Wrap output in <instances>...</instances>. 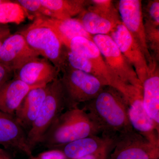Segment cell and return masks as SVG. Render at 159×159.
<instances>
[{"label": "cell", "instance_id": "cell-1", "mask_svg": "<svg viewBox=\"0 0 159 159\" xmlns=\"http://www.w3.org/2000/svg\"><path fill=\"white\" fill-rule=\"evenodd\" d=\"M82 109L103 137L116 139L134 130L129 116L128 101L120 92L111 87H105Z\"/></svg>", "mask_w": 159, "mask_h": 159}, {"label": "cell", "instance_id": "cell-2", "mask_svg": "<svg viewBox=\"0 0 159 159\" xmlns=\"http://www.w3.org/2000/svg\"><path fill=\"white\" fill-rule=\"evenodd\" d=\"M99 133L83 109L67 110L54 120L40 144L51 150Z\"/></svg>", "mask_w": 159, "mask_h": 159}, {"label": "cell", "instance_id": "cell-3", "mask_svg": "<svg viewBox=\"0 0 159 159\" xmlns=\"http://www.w3.org/2000/svg\"><path fill=\"white\" fill-rule=\"evenodd\" d=\"M31 48L48 60L62 72L67 66L68 50L52 29L35 19L32 24L19 32Z\"/></svg>", "mask_w": 159, "mask_h": 159}, {"label": "cell", "instance_id": "cell-4", "mask_svg": "<svg viewBox=\"0 0 159 159\" xmlns=\"http://www.w3.org/2000/svg\"><path fill=\"white\" fill-rule=\"evenodd\" d=\"M66 108L62 86L59 78L48 84L47 95L31 129L27 133V142L32 152L57 117Z\"/></svg>", "mask_w": 159, "mask_h": 159}, {"label": "cell", "instance_id": "cell-5", "mask_svg": "<svg viewBox=\"0 0 159 159\" xmlns=\"http://www.w3.org/2000/svg\"><path fill=\"white\" fill-rule=\"evenodd\" d=\"M62 73L60 80L67 110L79 107L80 103L95 99L106 87L97 77L69 65Z\"/></svg>", "mask_w": 159, "mask_h": 159}, {"label": "cell", "instance_id": "cell-6", "mask_svg": "<svg viewBox=\"0 0 159 159\" xmlns=\"http://www.w3.org/2000/svg\"><path fill=\"white\" fill-rule=\"evenodd\" d=\"M93 41L99 48L112 74L125 85L133 86L142 90V84L133 67L121 53L109 35H96Z\"/></svg>", "mask_w": 159, "mask_h": 159}, {"label": "cell", "instance_id": "cell-7", "mask_svg": "<svg viewBox=\"0 0 159 159\" xmlns=\"http://www.w3.org/2000/svg\"><path fill=\"white\" fill-rule=\"evenodd\" d=\"M67 49L85 57L97 71L99 80L103 85L116 89L127 98L133 86L125 85L111 73L99 48L93 40L82 37L74 38L69 43Z\"/></svg>", "mask_w": 159, "mask_h": 159}, {"label": "cell", "instance_id": "cell-8", "mask_svg": "<svg viewBox=\"0 0 159 159\" xmlns=\"http://www.w3.org/2000/svg\"><path fill=\"white\" fill-rule=\"evenodd\" d=\"M113 148L109 159H159V146L134 129L119 135Z\"/></svg>", "mask_w": 159, "mask_h": 159}, {"label": "cell", "instance_id": "cell-9", "mask_svg": "<svg viewBox=\"0 0 159 159\" xmlns=\"http://www.w3.org/2000/svg\"><path fill=\"white\" fill-rule=\"evenodd\" d=\"M118 12L122 24L139 43L150 70H152L157 63L151 55L146 40L142 1L120 0L118 2Z\"/></svg>", "mask_w": 159, "mask_h": 159}, {"label": "cell", "instance_id": "cell-10", "mask_svg": "<svg viewBox=\"0 0 159 159\" xmlns=\"http://www.w3.org/2000/svg\"><path fill=\"white\" fill-rule=\"evenodd\" d=\"M121 53L133 67L142 84L151 71L145 54L122 22L109 34Z\"/></svg>", "mask_w": 159, "mask_h": 159}, {"label": "cell", "instance_id": "cell-11", "mask_svg": "<svg viewBox=\"0 0 159 159\" xmlns=\"http://www.w3.org/2000/svg\"><path fill=\"white\" fill-rule=\"evenodd\" d=\"M39 56L18 32L11 34L3 43L0 49V64L14 73L26 63Z\"/></svg>", "mask_w": 159, "mask_h": 159}, {"label": "cell", "instance_id": "cell-12", "mask_svg": "<svg viewBox=\"0 0 159 159\" xmlns=\"http://www.w3.org/2000/svg\"><path fill=\"white\" fill-rule=\"evenodd\" d=\"M0 145L5 149L24 154L29 158L33 152L27 142V132L14 116L0 111Z\"/></svg>", "mask_w": 159, "mask_h": 159}, {"label": "cell", "instance_id": "cell-13", "mask_svg": "<svg viewBox=\"0 0 159 159\" xmlns=\"http://www.w3.org/2000/svg\"><path fill=\"white\" fill-rule=\"evenodd\" d=\"M59 72L48 60L38 57L14 72V78L36 88L46 86L57 79Z\"/></svg>", "mask_w": 159, "mask_h": 159}, {"label": "cell", "instance_id": "cell-14", "mask_svg": "<svg viewBox=\"0 0 159 159\" xmlns=\"http://www.w3.org/2000/svg\"><path fill=\"white\" fill-rule=\"evenodd\" d=\"M128 102L129 116L134 130L153 145L159 146V126L146 113L142 102V93L131 97Z\"/></svg>", "mask_w": 159, "mask_h": 159}, {"label": "cell", "instance_id": "cell-15", "mask_svg": "<svg viewBox=\"0 0 159 159\" xmlns=\"http://www.w3.org/2000/svg\"><path fill=\"white\" fill-rule=\"evenodd\" d=\"M116 138L91 136L78 139L52 150L59 152L66 159H78L103 151L111 150L114 148Z\"/></svg>", "mask_w": 159, "mask_h": 159}, {"label": "cell", "instance_id": "cell-16", "mask_svg": "<svg viewBox=\"0 0 159 159\" xmlns=\"http://www.w3.org/2000/svg\"><path fill=\"white\" fill-rule=\"evenodd\" d=\"M48 91V84L31 89L15 113L16 121L27 133L39 113Z\"/></svg>", "mask_w": 159, "mask_h": 159}, {"label": "cell", "instance_id": "cell-17", "mask_svg": "<svg viewBox=\"0 0 159 159\" xmlns=\"http://www.w3.org/2000/svg\"><path fill=\"white\" fill-rule=\"evenodd\" d=\"M35 19L52 29L66 48L71 40L74 38L82 37L93 40V36L86 31L78 19L72 18L61 20L45 16Z\"/></svg>", "mask_w": 159, "mask_h": 159}, {"label": "cell", "instance_id": "cell-18", "mask_svg": "<svg viewBox=\"0 0 159 159\" xmlns=\"http://www.w3.org/2000/svg\"><path fill=\"white\" fill-rule=\"evenodd\" d=\"M34 88L16 78L9 80L0 87V111L14 116L26 95Z\"/></svg>", "mask_w": 159, "mask_h": 159}, {"label": "cell", "instance_id": "cell-19", "mask_svg": "<svg viewBox=\"0 0 159 159\" xmlns=\"http://www.w3.org/2000/svg\"><path fill=\"white\" fill-rule=\"evenodd\" d=\"M78 19L86 31L92 35H109L116 26L121 22L120 18L112 17L86 9L79 15Z\"/></svg>", "mask_w": 159, "mask_h": 159}, {"label": "cell", "instance_id": "cell-20", "mask_svg": "<svg viewBox=\"0 0 159 159\" xmlns=\"http://www.w3.org/2000/svg\"><path fill=\"white\" fill-rule=\"evenodd\" d=\"M142 102L146 113L159 126V70L153 69L142 83Z\"/></svg>", "mask_w": 159, "mask_h": 159}, {"label": "cell", "instance_id": "cell-21", "mask_svg": "<svg viewBox=\"0 0 159 159\" xmlns=\"http://www.w3.org/2000/svg\"><path fill=\"white\" fill-rule=\"evenodd\" d=\"M43 6L52 14V18L66 20L79 15L90 1L84 0H40Z\"/></svg>", "mask_w": 159, "mask_h": 159}, {"label": "cell", "instance_id": "cell-22", "mask_svg": "<svg viewBox=\"0 0 159 159\" xmlns=\"http://www.w3.org/2000/svg\"><path fill=\"white\" fill-rule=\"evenodd\" d=\"M28 16L24 8L16 2L6 1L0 5V24H19Z\"/></svg>", "mask_w": 159, "mask_h": 159}, {"label": "cell", "instance_id": "cell-23", "mask_svg": "<svg viewBox=\"0 0 159 159\" xmlns=\"http://www.w3.org/2000/svg\"><path fill=\"white\" fill-rule=\"evenodd\" d=\"M145 35L148 48L153 51L156 57L159 58V25L145 19Z\"/></svg>", "mask_w": 159, "mask_h": 159}, {"label": "cell", "instance_id": "cell-24", "mask_svg": "<svg viewBox=\"0 0 159 159\" xmlns=\"http://www.w3.org/2000/svg\"><path fill=\"white\" fill-rule=\"evenodd\" d=\"M16 2L24 8L28 16L29 13H31L35 18L39 16L53 17L51 11L43 6L40 0H17Z\"/></svg>", "mask_w": 159, "mask_h": 159}, {"label": "cell", "instance_id": "cell-25", "mask_svg": "<svg viewBox=\"0 0 159 159\" xmlns=\"http://www.w3.org/2000/svg\"><path fill=\"white\" fill-rule=\"evenodd\" d=\"M145 19L159 25V1H150L147 7V16Z\"/></svg>", "mask_w": 159, "mask_h": 159}, {"label": "cell", "instance_id": "cell-26", "mask_svg": "<svg viewBox=\"0 0 159 159\" xmlns=\"http://www.w3.org/2000/svg\"><path fill=\"white\" fill-rule=\"evenodd\" d=\"M13 74V72L9 70L0 64V87L6 81L11 79Z\"/></svg>", "mask_w": 159, "mask_h": 159}, {"label": "cell", "instance_id": "cell-27", "mask_svg": "<svg viewBox=\"0 0 159 159\" xmlns=\"http://www.w3.org/2000/svg\"><path fill=\"white\" fill-rule=\"evenodd\" d=\"M11 34L9 26L4 24H0V49L3 43Z\"/></svg>", "mask_w": 159, "mask_h": 159}, {"label": "cell", "instance_id": "cell-28", "mask_svg": "<svg viewBox=\"0 0 159 159\" xmlns=\"http://www.w3.org/2000/svg\"><path fill=\"white\" fill-rule=\"evenodd\" d=\"M110 150H105L97 153L89 155L78 159H106Z\"/></svg>", "mask_w": 159, "mask_h": 159}, {"label": "cell", "instance_id": "cell-29", "mask_svg": "<svg viewBox=\"0 0 159 159\" xmlns=\"http://www.w3.org/2000/svg\"><path fill=\"white\" fill-rule=\"evenodd\" d=\"M0 159H14L7 151L3 149L2 151H0Z\"/></svg>", "mask_w": 159, "mask_h": 159}, {"label": "cell", "instance_id": "cell-30", "mask_svg": "<svg viewBox=\"0 0 159 159\" xmlns=\"http://www.w3.org/2000/svg\"><path fill=\"white\" fill-rule=\"evenodd\" d=\"M29 159H42L39 156L38 157H34V156H33L32 157H31V158H30Z\"/></svg>", "mask_w": 159, "mask_h": 159}, {"label": "cell", "instance_id": "cell-31", "mask_svg": "<svg viewBox=\"0 0 159 159\" xmlns=\"http://www.w3.org/2000/svg\"><path fill=\"white\" fill-rule=\"evenodd\" d=\"M6 0H0V5L6 2Z\"/></svg>", "mask_w": 159, "mask_h": 159}, {"label": "cell", "instance_id": "cell-32", "mask_svg": "<svg viewBox=\"0 0 159 159\" xmlns=\"http://www.w3.org/2000/svg\"><path fill=\"white\" fill-rule=\"evenodd\" d=\"M3 148H1V147H0V151H2L3 150Z\"/></svg>", "mask_w": 159, "mask_h": 159}]
</instances>
